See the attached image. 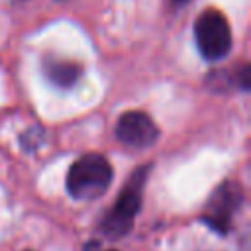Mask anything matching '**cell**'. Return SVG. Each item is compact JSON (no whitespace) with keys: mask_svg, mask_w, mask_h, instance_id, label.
<instances>
[{"mask_svg":"<svg viewBox=\"0 0 251 251\" xmlns=\"http://www.w3.org/2000/svg\"><path fill=\"white\" fill-rule=\"evenodd\" d=\"M110 251H114V249H110Z\"/></svg>","mask_w":251,"mask_h":251,"instance_id":"30bf717a","label":"cell"},{"mask_svg":"<svg viewBox=\"0 0 251 251\" xmlns=\"http://www.w3.org/2000/svg\"><path fill=\"white\" fill-rule=\"evenodd\" d=\"M35 137H43V131L41 129H37V127H33V129H27L24 135H22V147L25 149V151H35L41 143H37L35 141Z\"/></svg>","mask_w":251,"mask_h":251,"instance_id":"52a82bcc","label":"cell"},{"mask_svg":"<svg viewBox=\"0 0 251 251\" xmlns=\"http://www.w3.org/2000/svg\"><path fill=\"white\" fill-rule=\"evenodd\" d=\"M173 2H175V4H176V6H182V4H186V2H188V0H173Z\"/></svg>","mask_w":251,"mask_h":251,"instance_id":"9c48e42d","label":"cell"},{"mask_svg":"<svg viewBox=\"0 0 251 251\" xmlns=\"http://www.w3.org/2000/svg\"><path fill=\"white\" fill-rule=\"evenodd\" d=\"M249 75H251V69H249V67H243L241 73H239V86H241L243 90H249V86H251Z\"/></svg>","mask_w":251,"mask_h":251,"instance_id":"ba28073f","label":"cell"},{"mask_svg":"<svg viewBox=\"0 0 251 251\" xmlns=\"http://www.w3.org/2000/svg\"><path fill=\"white\" fill-rule=\"evenodd\" d=\"M114 169L100 153H86L78 157L67 175V190L76 200H96L112 184Z\"/></svg>","mask_w":251,"mask_h":251,"instance_id":"7a4b0ae2","label":"cell"},{"mask_svg":"<svg viewBox=\"0 0 251 251\" xmlns=\"http://www.w3.org/2000/svg\"><path fill=\"white\" fill-rule=\"evenodd\" d=\"M116 137L120 143L133 147V149H145L151 147L159 137V127L145 112H126L120 116L116 124Z\"/></svg>","mask_w":251,"mask_h":251,"instance_id":"5b68a950","label":"cell"},{"mask_svg":"<svg viewBox=\"0 0 251 251\" xmlns=\"http://www.w3.org/2000/svg\"><path fill=\"white\" fill-rule=\"evenodd\" d=\"M43 71H45V76H47L53 84L63 86V88L73 86V84L78 80L80 73H82L80 65L73 63V61H65V59H53V57L45 59Z\"/></svg>","mask_w":251,"mask_h":251,"instance_id":"8992f818","label":"cell"},{"mask_svg":"<svg viewBox=\"0 0 251 251\" xmlns=\"http://www.w3.org/2000/svg\"><path fill=\"white\" fill-rule=\"evenodd\" d=\"M241 202H243V188L239 186V182L226 180L208 198L200 220L208 227H212L214 231L224 235V233H227V229L231 226L233 212H237Z\"/></svg>","mask_w":251,"mask_h":251,"instance_id":"277c9868","label":"cell"},{"mask_svg":"<svg viewBox=\"0 0 251 251\" xmlns=\"http://www.w3.org/2000/svg\"><path fill=\"white\" fill-rule=\"evenodd\" d=\"M149 171H151V163L135 169L129 180L124 184L114 206L108 210V214L100 222V229L104 235L118 239L131 229L133 220L141 208V194H143V186H145Z\"/></svg>","mask_w":251,"mask_h":251,"instance_id":"6da1fadb","label":"cell"},{"mask_svg":"<svg viewBox=\"0 0 251 251\" xmlns=\"http://www.w3.org/2000/svg\"><path fill=\"white\" fill-rule=\"evenodd\" d=\"M194 39L204 59H224L231 51V29L226 16L214 8L204 10L194 22Z\"/></svg>","mask_w":251,"mask_h":251,"instance_id":"3957f363","label":"cell"}]
</instances>
